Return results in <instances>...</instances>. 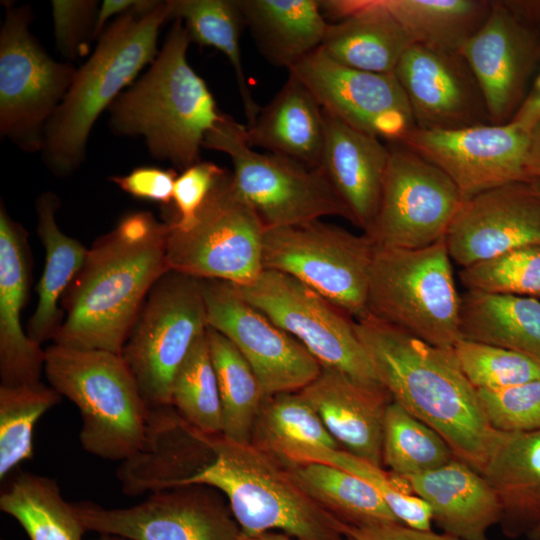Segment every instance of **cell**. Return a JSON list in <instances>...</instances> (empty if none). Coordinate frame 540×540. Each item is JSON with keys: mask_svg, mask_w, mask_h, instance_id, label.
I'll return each mask as SVG.
<instances>
[{"mask_svg": "<svg viewBox=\"0 0 540 540\" xmlns=\"http://www.w3.org/2000/svg\"><path fill=\"white\" fill-rule=\"evenodd\" d=\"M168 232L167 222L138 211L99 237L63 295L54 344L121 354L148 293L169 271Z\"/></svg>", "mask_w": 540, "mask_h": 540, "instance_id": "obj_1", "label": "cell"}, {"mask_svg": "<svg viewBox=\"0 0 540 540\" xmlns=\"http://www.w3.org/2000/svg\"><path fill=\"white\" fill-rule=\"evenodd\" d=\"M354 328L391 399L437 432L455 458L482 473L502 431L489 423L453 349L428 344L371 314Z\"/></svg>", "mask_w": 540, "mask_h": 540, "instance_id": "obj_2", "label": "cell"}, {"mask_svg": "<svg viewBox=\"0 0 540 540\" xmlns=\"http://www.w3.org/2000/svg\"><path fill=\"white\" fill-rule=\"evenodd\" d=\"M209 457L157 479L150 492L186 486L212 487L227 497L247 535L282 530L295 540H349L344 520L307 495L290 472L282 470L251 443L239 444L203 432Z\"/></svg>", "mask_w": 540, "mask_h": 540, "instance_id": "obj_3", "label": "cell"}, {"mask_svg": "<svg viewBox=\"0 0 540 540\" xmlns=\"http://www.w3.org/2000/svg\"><path fill=\"white\" fill-rule=\"evenodd\" d=\"M191 40L176 19L148 71L110 105V127L144 137L154 158L185 170L200 161L205 136L223 117L187 60Z\"/></svg>", "mask_w": 540, "mask_h": 540, "instance_id": "obj_4", "label": "cell"}, {"mask_svg": "<svg viewBox=\"0 0 540 540\" xmlns=\"http://www.w3.org/2000/svg\"><path fill=\"white\" fill-rule=\"evenodd\" d=\"M170 13V0H140L101 33L91 57L77 69L46 124L41 150L54 174L67 176L82 163L97 118L156 58L159 30Z\"/></svg>", "mask_w": 540, "mask_h": 540, "instance_id": "obj_5", "label": "cell"}, {"mask_svg": "<svg viewBox=\"0 0 540 540\" xmlns=\"http://www.w3.org/2000/svg\"><path fill=\"white\" fill-rule=\"evenodd\" d=\"M50 386L79 409V440L90 454L125 461L144 446L150 408L120 354L53 344L45 349Z\"/></svg>", "mask_w": 540, "mask_h": 540, "instance_id": "obj_6", "label": "cell"}, {"mask_svg": "<svg viewBox=\"0 0 540 540\" xmlns=\"http://www.w3.org/2000/svg\"><path fill=\"white\" fill-rule=\"evenodd\" d=\"M460 308L444 238L418 249L376 245L369 314L428 344L453 349L462 338Z\"/></svg>", "mask_w": 540, "mask_h": 540, "instance_id": "obj_7", "label": "cell"}, {"mask_svg": "<svg viewBox=\"0 0 540 540\" xmlns=\"http://www.w3.org/2000/svg\"><path fill=\"white\" fill-rule=\"evenodd\" d=\"M245 125L223 115L205 136L203 147L230 157L232 178L265 229L300 225L323 217L353 218L320 167L250 147Z\"/></svg>", "mask_w": 540, "mask_h": 540, "instance_id": "obj_8", "label": "cell"}, {"mask_svg": "<svg viewBox=\"0 0 540 540\" xmlns=\"http://www.w3.org/2000/svg\"><path fill=\"white\" fill-rule=\"evenodd\" d=\"M169 271L245 286L264 270L265 227L225 171L186 228L167 222Z\"/></svg>", "mask_w": 540, "mask_h": 540, "instance_id": "obj_9", "label": "cell"}, {"mask_svg": "<svg viewBox=\"0 0 540 540\" xmlns=\"http://www.w3.org/2000/svg\"><path fill=\"white\" fill-rule=\"evenodd\" d=\"M376 244L335 224L315 220L266 229L264 270L304 283L357 321L369 314V281Z\"/></svg>", "mask_w": 540, "mask_h": 540, "instance_id": "obj_10", "label": "cell"}, {"mask_svg": "<svg viewBox=\"0 0 540 540\" xmlns=\"http://www.w3.org/2000/svg\"><path fill=\"white\" fill-rule=\"evenodd\" d=\"M207 327L202 279L165 273L148 293L120 354L149 408L171 406L175 374Z\"/></svg>", "mask_w": 540, "mask_h": 540, "instance_id": "obj_11", "label": "cell"}, {"mask_svg": "<svg viewBox=\"0 0 540 540\" xmlns=\"http://www.w3.org/2000/svg\"><path fill=\"white\" fill-rule=\"evenodd\" d=\"M0 32V132L20 149H42L44 130L77 69L55 61L31 33L28 5L5 2Z\"/></svg>", "mask_w": 540, "mask_h": 540, "instance_id": "obj_12", "label": "cell"}, {"mask_svg": "<svg viewBox=\"0 0 540 540\" xmlns=\"http://www.w3.org/2000/svg\"><path fill=\"white\" fill-rule=\"evenodd\" d=\"M236 287L246 301L293 336L322 367L368 388L387 391L356 334L355 320L319 293L274 270H263L254 282Z\"/></svg>", "mask_w": 540, "mask_h": 540, "instance_id": "obj_13", "label": "cell"}, {"mask_svg": "<svg viewBox=\"0 0 540 540\" xmlns=\"http://www.w3.org/2000/svg\"><path fill=\"white\" fill-rule=\"evenodd\" d=\"M377 217L368 234L376 245L424 248L444 238L464 199L440 168L391 143Z\"/></svg>", "mask_w": 540, "mask_h": 540, "instance_id": "obj_14", "label": "cell"}, {"mask_svg": "<svg viewBox=\"0 0 540 540\" xmlns=\"http://www.w3.org/2000/svg\"><path fill=\"white\" fill-rule=\"evenodd\" d=\"M207 324L228 338L253 369L265 399L298 392L321 372L320 363L229 282L202 279Z\"/></svg>", "mask_w": 540, "mask_h": 540, "instance_id": "obj_15", "label": "cell"}, {"mask_svg": "<svg viewBox=\"0 0 540 540\" xmlns=\"http://www.w3.org/2000/svg\"><path fill=\"white\" fill-rule=\"evenodd\" d=\"M530 133L517 120L454 130L415 127L399 144L440 168L466 200L497 186L528 181Z\"/></svg>", "mask_w": 540, "mask_h": 540, "instance_id": "obj_16", "label": "cell"}, {"mask_svg": "<svg viewBox=\"0 0 540 540\" xmlns=\"http://www.w3.org/2000/svg\"><path fill=\"white\" fill-rule=\"evenodd\" d=\"M288 71L310 90L324 113L356 130L399 143L415 128L407 96L394 73L346 67L321 48Z\"/></svg>", "mask_w": 540, "mask_h": 540, "instance_id": "obj_17", "label": "cell"}, {"mask_svg": "<svg viewBox=\"0 0 540 540\" xmlns=\"http://www.w3.org/2000/svg\"><path fill=\"white\" fill-rule=\"evenodd\" d=\"M189 487L148 494L140 503L105 508L93 502L72 503L86 531L129 540H236L240 533L224 509Z\"/></svg>", "mask_w": 540, "mask_h": 540, "instance_id": "obj_18", "label": "cell"}, {"mask_svg": "<svg viewBox=\"0 0 540 540\" xmlns=\"http://www.w3.org/2000/svg\"><path fill=\"white\" fill-rule=\"evenodd\" d=\"M394 75L407 96L416 128L454 130L492 124L480 85L458 51L413 43Z\"/></svg>", "mask_w": 540, "mask_h": 540, "instance_id": "obj_19", "label": "cell"}, {"mask_svg": "<svg viewBox=\"0 0 540 540\" xmlns=\"http://www.w3.org/2000/svg\"><path fill=\"white\" fill-rule=\"evenodd\" d=\"M444 239L461 268L540 243V196L529 180L483 191L463 201Z\"/></svg>", "mask_w": 540, "mask_h": 540, "instance_id": "obj_20", "label": "cell"}, {"mask_svg": "<svg viewBox=\"0 0 540 540\" xmlns=\"http://www.w3.org/2000/svg\"><path fill=\"white\" fill-rule=\"evenodd\" d=\"M537 51L531 30L507 2L498 1L458 49L480 85L492 124L508 123L516 115Z\"/></svg>", "mask_w": 540, "mask_h": 540, "instance_id": "obj_21", "label": "cell"}, {"mask_svg": "<svg viewBox=\"0 0 540 540\" xmlns=\"http://www.w3.org/2000/svg\"><path fill=\"white\" fill-rule=\"evenodd\" d=\"M27 234L0 206V378L2 386L40 382L45 350L24 332L21 312L29 290Z\"/></svg>", "mask_w": 540, "mask_h": 540, "instance_id": "obj_22", "label": "cell"}, {"mask_svg": "<svg viewBox=\"0 0 540 540\" xmlns=\"http://www.w3.org/2000/svg\"><path fill=\"white\" fill-rule=\"evenodd\" d=\"M329 24L322 51L333 61L362 71L390 74L414 43L381 0L319 1Z\"/></svg>", "mask_w": 540, "mask_h": 540, "instance_id": "obj_23", "label": "cell"}, {"mask_svg": "<svg viewBox=\"0 0 540 540\" xmlns=\"http://www.w3.org/2000/svg\"><path fill=\"white\" fill-rule=\"evenodd\" d=\"M325 114L320 168L350 211L353 224L369 234L375 223L390 151L381 139Z\"/></svg>", "mask_w": 540, "mask_h": 540, "instance_id": "obj_24", "label": "cell"}, {"mask_svg": "<svg viewBox=\"0 0 540 540\" xmlns=\"http://www.w3.org/2000/svg\"><path fill=\"white\" fill-rule=\"evenodd\" d=\"M299 392L345 451L381 466L384 414L392 400L387 391L368 388L322 367L318 377Z\"/></svg>", "mask_w": 540, "mask_h": 540, "instance_id": "obj_25", "label": "cell"}, {"mask_svg": "<svg viewBox=\"0 0 540 540\" xmlns=\"http://www.w3.org/2000/svg\"><path fill=\"white\" fill-rule=\"evenodd\" d=\"M411 491L431 509L442 532L464 540H489L499 523L498 499L481 473L454 458L434 470L403 477Z\"/></svg>", "mask_w": 540, "mask_h": 540, "instance_id": "obj_26", "label": "cell"}, {"mask_svg": "<svg viewBox=\"0 0 540 540\" xmlns=\"http://www.w3.org/2000/svg\"><path fill=\"white\" fill-rule=\"evenodd\" d=\"M481 474L498 499L506 537L527 536L540 525V430L502 432Z\"/></svg>", "mask_w": 540, "mask_h": 540, "instance_id": "obj_27", "label": "cell"}, {"mask_svg": "<svg viewBox=\"0 0 540 540\" xmlns=\"http://www.w3.org/2000/svg\"><path fill=\"white\" fill-rule=\"evenodd\" d=\"M247 144L319 167L325 139V114L310 90L289 73L282 88L245 125Z\"/></svg>", "mask_w": 540, "mask_h": 540, "instance_id": "obj_28", "label": "cell"}, {"mask_svg": "<svg viewBox=\"0 0 540 540\" xmlns=\"http://www.w3.org/2000/svg\"><path fill=\"white\" fill-rule=\"evenodd\" d=\"M261 55L290 70L321 47L330 22L318 0H237Z\"/></svg>", "mask_w": 540, "mask_h": 540, "instance_id": "obj_29", "label": "cell"}, {"mask_svg": "<svg viewBox=\"0 0 540 540\" xmlns=\"http://www.w3.org/2000/svg\"><path fill=\"white\" fill-rule=\"evenodd\" d=\"M463 339L499 346L540 365V299L467 290L461 295Z\"/></svg>", "mask_w": 540, "mask_h": 540, "instance_id": "obj_30", "label": "cell"}, {"mask_svg": "<svg viewBox=\"0 0 540 540\" xmlns=\"http://www.w3.org/2000/svg\"><path fill=\"white\" fill-rule=\"evenodd\" d=\"M59 206L60 200L52 192H45L36 200L37 232L45 249V266L36 288L38 303L27 335L39 344L57 333L62 318L58 302L81 270L88 251L58 227L55 215Z\"/></svg>", "mask_w": 540, "mask_h": 540, "instance_id": "obj_31", "label": "cell"}, {"mask_svg": "<svg viewBox=\"0 0 540 540\" xmlns=\"http://www.w3.org/2000/svg\"><path fill=\"white\" fill-rule=\"evenodd\" d=\"M0 509L17 520L30 540H82L86 532L56 481L45 476L18 473L2 489Z\"/></svg>", "mask_w": 540, "mask_h": 540, "instance_id": "obj_32", "label": "cell"}, {"mask_svg": "<svg viewBox=\"0 0 540 540\" xmlns=\"http://www.w3.org/2000/svg\"><path fill=\"white\" fill-rule=\"evenodd\" d=\"M414 43L453 50L467 41L486 20L492 1L381 0Z\"/></svg>", "mask_w": 540, "mask_h": 540, "instance_id": "obj_33", "label": "cell"}, {"mask_svg": "<svg viewBox=\"0 0 540 540\" xmlns=\"http://www.w3.org/2000/svg\"><path fill=\"white\" fill-rule=\"evenodd\" d=\"M170 19L181 20L191 42L223 53L233 67L246 125H251L261 107L252 96L244 72L240 36L245 27L237 0H170Z\"/></svg>", "mask_w": 540, "mask_h": 540, "instance_id": "obj_34", "label": "cell"}, {"mask_svg": "<svg viewBox=\"0 0 540 540\" xmlns=\"http://www.w3.org/2000/svg\"><path fill=\"white\" fill-rule=\"evenodd\" d=\"M222 412V435L248 444L265 397L259 381L241 352L223 334L207 327Z\"/></svg>", "mask_w": 540, "mask_h": 540, "instance_id": "obj_35", "label": "cell"}, {"mask_svg": "<svg viewBox=\"0 0 540 540\" xmlns=\"http://www.w3.org/2000/svg\"><path fill=\"white\" fill-rule=\"evenodd\" d=\"M290 473L307 495L349 524L400 523L372 485L346 470L307 462L295 465Z\"/></svg>", "mask_w": 540, "mask_h": 540, "instance_id": "obj_36", "label": "cell"}, {"mask_svg": "<svg viewBox=\"0 0 540 540\" xmlns=\"http://www.w3.org/2000/svg\"><path fill=\"white\" fill-rule=\"evenodd\" d=\"M281 457L295 465L319 462L346 470L372 485L401 524L420 531L432 530L433 517L428 504L412 493L403 477L391 476L381 466L339 448L301 447L289 450Z\"/></svg>", "mask_w": 540, "mask_h": 540, "instance_id": "obj_37", "label": "cell"}, {"mask_svg": "<svg viewBox=\"0 0 540 540\" xmlns=\"http://www.w3.org/2000/svg\"><path fill=\"white\" fill-rule=\"evenodd\" d=\"M455 458L445 440L391 400L385 409L382 462L401 477L439 468Z\"/></svg>", "mask_w": 540, "mask_h": 540, "instance_id": "obj_38", "label": "cell"}, {"mask_svg": "<svg viewBox=\"0 0 540 540\" xmlns=\"http://www.w3.org/2000/svg\"><path fill=\"white\" fill-rule=\"evenodd\" d=\"M61 395L41 381L0 385V478L33 456L32 434L38 419L58 404Z\"/></svg>", "mask_w": 540, "mask_h": 540, "instance_id": "obj_39", "label": "cell"}, {"mask_svg": "<svg viewBox=\"0 0 540 540\" xmlns=\"http://www.w3.org/2000/svg\"><path fill=\"white\" fill-rule=\"evenodd\" d=\"M206 331L194 341L175 374L171 406L198 430L222 434L221 403Z\"/></svg>", "mask_w": 540, "mask_h": 540, "instance_id": "obj_40", "label": "cell"}, {"mask_svg": "<svg viewBox=\"0 0 540 540\" xmlns=\"http://www.w3.org/2000/svg\"><path fill=\"white\" fill-rule=\"evenodd\" d=\"M260 413L264 442L279 456L301 447L338 448L314 407L299 391L265 399Z\"/></svg>", "mask_w": 540, "mask_h": 540, "instance_id": "obj_41", "label": "cell"}, {"mask_svg": "<svg viewBox=\"0 0 540 540\" xmlns=\"http://www.w3.org/2000/svg\"><path fill=\"white\" fill-rule=\"evenodd\" d=\"M469 291L520 296L540 295V243L528 244L461 268Z\"/></svg>", "mask_w": 540, "mask_h": 540, "instance_id": "obj_42", "label": "cell"}, {"mask_svg": "<svg viewBox=\"0 0 540 540\" xmlns=\"http://www.w3.org/2000/svg\"><path fill=\"white\" fill-rule=\"evenodd\" d=\"M476 390H499L540 378V365L517 352L461 338L453 348Z\"/></svg>", "mask_w": 540, "mask_h": 540, "instance_id": "obj_43", "label": "cell"}, {"mask_svg": "<svg viewBox=\"0 0 540 540\" xmlns=\"http://www.w3.org/2000/svg\"><path fill=\"white\" fill-rule=\"evenodd\" d=\"M491 426L502 432L540 430V378L499 390H477Z\"/></svg>", "mask_w": 540, "mask_h": 540, "instance_id": "obj_44", "label": "cell"}, {"mask_svg": "<svg viewBox=\"0 0 540 540\" xmlns=\"http://www.w3.org/2000/svg\"><path fill=\"white\" fill-rule=\"evenodd\" d=\"M97 6L94 0L51 2L56 47L68 61L83 56L90 38H95Z\"/></svg>", "mask_w": 540, "mask_h": 540, "instance_id": "obj_45", "label": "cell"}, {"mask_svg": "<svg viewBox=\"0 0 540 540\" xmlns=\"http://www.w3.org/2000/svg\"><path fill=\"white\" fill-rule=\"evenodd\" d=\"M225 171L209 161H199L183 170L174 184L172 202L176 215L170 222L178 228L188 227Z\"/></svg>", "mask_w": 540, "mask_h": 540, "instance_id": "obj_46", "label": "cell"}, {"mask_svg": "<svg viewBox=\"0 0 540 540\" xmlns=\"http://www.w3.org/2000/svg\"><path fill=\"white\" fill-rule=\"evenodd\" d=\"M176 178L173 169L138 167L127 175L111 178V181L135 198L168 205L173 198Z\"/></svg>", "mask_w": 540, "mask_h": 540, "instance_id": "obj_47", "label": "cell"}, {"mask_svg": "<svg viewBox=\"0 0 540 540\" xmlns=\"http://www.w3.org/2000/svg\"><path fill=\"white\" fill-rule=\"evenodd\" d=\"M345 534L349 540H464L444 532L420 531L401 523L383 525L346 524Z\"/></svg>", "mask_w": 540, "mask_h": 540, "instance_id": "obj_48", "label": "cell"}, {"mask_svg": "<svg viewBox=\"0 0 540 540\" xmlns=\"http://www.w3.org/2000/svg\"><path fill=\"white\" fill-rule=\"evenodd\" d=\"M139 0H105L98 11L95 37L104 31L106 21L114 15H122L139 4Z\"/></svg>", "mask_w": 540, "mask_h": 540, "instance_id": "obj_49", "label": "cell"}, {"mask_svg": "<svg viewBox=\"0 0 540 540\" xmlns=\"http://www.w3.org/2000/svg\"><path fill=\"white\" fill-rule=\"evenodd\" d=\"M525 172L528 180L540 179V119L533 126L530 133Z\"/></svg>", "mask_w": 540, "mask_h": 540, "instance_id": "obj_50", "label": "cell"}, {"mask_svg": "<svg viewBox=\"0 0 540 540\" xmlns=\"http://www.w3.org/2000/svg\"><path fill=\"white\" fill-rule=\"evenodd\" d=\"M513 119L530 128V130L540 119V78L537 82V91L521 105Z\"/></svg>", "mask_w": 540, "mask_h": 540, "instance_id": "obj_51", "label": "cell"}, {"mask_svg": "<svg viewBox=\"0 0 540 540\" xmlns=\"http://www.w3.org/2000/svg\"><path fill=\"white\" fill-rule=\"evenodd\" d=\"M236 540H295L287 534H276V533H259L255 535H247L240 531Z\"/></svg>", "mask_w": 540, "mask_h": 540, "instance_id": "obj_52", "label": "cell"}, {"mask_svg": "<svg viewBox=\"0 0 540 540\" xmlns=\"http://www.w3.org/2000/svg\"><path fill=\"white\" fill-rule=\"evenodd\" d=\"M526 537L528 540H540V525L529 532Z\"/></svg>", "mask_w": 540, "mask_h": 540, "instance_id": "obj_53", "label": "cell"}, {"mask_svg": "<svg viewBox=\"0 0 540 540\" xmlns=\"http://www.w3.org/2000/svg\"><path fill=\"white\" fill-rule=\"evenodd\" d=\"M94 540H129L124 537L109 535V534H100V536Z\"/></svg>", "mask_w": 540, "mask_h": 540, "instance_id": "obj_54", "label": "cell"}, {"mask_svg": "<svg viewBox=\"0 0 540 540\" xmlns=\"http://www.w3.org/2000/svg\"><path fill=\"white\" fill-rule=\"evenodd\" d=\"M529 181L531 182V184L533 185V187L535 188V190L540 196V179H531Z\"/></svg>", "mask_w": 540, "mask_h": 540, "instance_id": "obj_55", "label": "cell"}, {"mask_svg": "<svg viewBox=\"0 0 540 540\" xmlns=\"http://www.w3.org/2000/svg\"><path fill=\"white\" fill-rule=\"evenodd\" d=\"M537 298H539V299H540V295H538V296H537Z\"/></svg>", "mask_w": 540, "mask_h": 540, "instance_id": "obj_56", "label": "cell"}]
</instances>
